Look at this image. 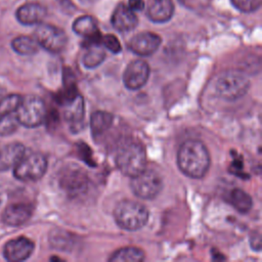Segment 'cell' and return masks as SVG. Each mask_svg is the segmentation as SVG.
Wrapping results in <instances>:
<instances>
[{
	"mask_svg": "<svg viewBox=\"0 0 262 262\" xmlns=\"http://www.w3.org/2000/svg\"><path fill=\"white\" fill-rule=\"evenodd\" d=\"M210 163V154L202 141L188 139L180 145L177 152V165L184 175L201 179L207 174Z\"/></svg>",
	"mask_w": 262,
	"mask_h": 262,
	"instance_id": "6da1fadb",
	"label": "cell"
},
{
	"mask_svg": "<svg viewBox=\"0 0 262 262\" xmlns=\"http://www.w3.org/2000/svg\"><path fill=\"white\" fill-rule=\"evenodd\" d=\"M114 218L121 228L128 231H135L141 229L147 223L148 211L140 203L125 200L116 206Z\"/></svg>",
	"mask_w": 262,
	"mask_h": 262,
	"instance_id": "7a4b0ae2",
	"label": "cell"
},
{
	"mask_svg": "<svg viewBox=\"0 0 262 262\" xmlns=\"http://www.w3.org/2000/svg\"><path fill=\"white\" fill-rule=\"evenodd\" d=\"M115 161L124 175L133 177L146 168V152L140 143L130 142L118 149Z\"/></svg>",
	"mask_w": 262,
	"mask_h": 262,
	"instance_id": "3957f363",
	"label": "cell"
},
{
	"mask_svg": "<svg viewBox=\"0 0 262 262\" xmlns=\"http://www.w3.org/2000/svg\"><path fill=\"white\" fill-rule=\"evenodd\" d=\"M250 81L239 70H228L222 73L216 82V91L225 100L233 101L242 98L249 90Z\"/></svg>",
	"mask_w": 262,
	"mask_h": 262,
	"instance_id": "277c9868",
	"label": "cell"
},
{
	"mask_svg": "<svg viewBox=\"0 0 262 262\" xmlns=\"http://www.w3.org/2000/svg\"><path fill=\"white\" fill-rule=\"evenodd\" d=\"M16 119L19 125L27 128H36L44 123L47 112L44 101L36 95H27L15 111Z\"/></svg>",
	"mask_w": 262,
	"mask_h": 262,
	"instance_id": "5b68a950",
	"label": "cell"
},
{
	"mask_svg": "<svg viewBox=\"0 0 262 262\" xmlns=\"http://www.w3.org/2000/svg\"><path fill=\"white\" fill-rule=\"evenodd\" d=\"M13 176L20 181H37L47 170V159L40 152L24 155L13 166Z\"/></svg>",
	"mask_w": 262,
	"mask_h": 262,
	"instance_id": "8992f818",
	"label": "cell"
},
{
	"mask_svg": "<svg viewBox=\"0 0 262 262\" xmlns=\"http://www.w3.org/2000/svg\"><path fill=\"white\" fill-rule=\"evenodd\" d=\"M130 187L133 193L144 200H151L159 195L163 188L161 176L154 170L146 168L139 174L131 177Z\"/></svg>",
	"mask_w": 262,
	"mask_h": 262,
	"instance_id": "52a82bcc",
	"label": "cell"
},
{
	"mask_svg": "<svg viewBox=\"0 0 262 262\" xmlns=\"http://www.w3.org/2000/svg\"><path fill=\"white\" fill-rule=\"evenodd\" d=\"M34 39L39 46L51 53L62 51L68 42L66 33L61 29L49 24H40L34 32Z\"/></svg>",
	"mask_w": 262,
	"mask_h": 262,
	"instance_id": "ba28073f",
	"label": "cell"
},
{
	"mask_svg": "<svg viewBox=\"0 0 262 262\" xmlns=\"http://www.w3.org/2000/svg\"><path fill=\"white\" fill-rule=\"evenodd\" d=\"M149 66L142 59L131 61L124 71L123 82L130 90H138L143 87L149 77Z\"/></svg>",
	"mask_w": 262,
	"mask_h": 262,
	"instance_id": "9c48e42d",
	"label": "cell"
},
{
	"mask_svg": "<svg viewBox=\"0 0 262 262\" xmlns=\"http://www.w3.org/2000/svg\"><path fill=\"white\" fill-rule=\"evenodd\" d=\"M34 243L25 236H18L8 241L4 245L3 255L7 261L19 262L27 260L34 252Z\"/></svg>",
	"mask_w": 262,
	"mask_h": 262,
	"instance_id": "30bf717a",
	"label": "cell"
},
{
	"mask_svg": "<svg viewBox=\"0 0 262 262\" xmlns=\"http://www.w3.org/2000/svg\"><path fill=\"white\" fill-rule=\"evenodd\" d=\"M161 37L151 32H142L135 35L128 44L129 49L139 55L148 56L155 53L161 45Z\"/></svg>",
	"mask_w": 262,
	"mask_h": 262,
	"instance_id": "8fae6325",
	"label": "cell"
},
{
	"mask_svg": "<svg viewBox=\"0 0 262 262\" xmlns=\"http://www.w3.org/2000/svg\"><path fill=\"white\" fill-rule=\"evenodd\" d=\"M73 31L86 39V46L100 43L101 35L97 23L90 15H82L76 18L73 23Z\"/></svg>",
	"mask_w": 262,
	"mask_h": 262,
	"instance_id": "7c38bea8",
	"label": "cell"
},
{
	"mask_svg": "<svg viewBox=\"0 0 262 262\" xmlns=\"http://www.w3.org/2000/svg\"><path fill=\"white\" fill-rule=\"evenodd\" d=\"M33 214V206L28 203L9 204L3 211V222L10 226H19L26 223Z\"/></svg>",
	"mask_w": 262,
	"mask_h": 262,
	"instance_id": "4fadbf2b",
	"label": "cell"
},
{
	"mask_svg": "<svg viewBox=\"0 0 262 262\" xmlns=\"http://www.w3.org/2000/svg\"><path fill=\"white\" fill-rule=\"evenodd\" d=\"M112 25L117 31L126 33L137 27L138 18L127 5L120 3L113 12Z\"/></svg>",
	"mask_w": 262,
	"mask_h": 262,
	"instance_id": "5bb4252c",
	"label": "cell"
},
{
	"mask_svg": "<svg viewBox=\"0 0 262 262\" xmlns=\"http://www.w3.org/2000/svg\"><path fill=\"white\" fill-rule=\"evenodd\" d=\"M46 8L39 3H26L16 9V19L25 25L32 26L40 24L46 16Z\"/></svg>",
	"mask_w": 262,
	"mask_h": 262,
	"instance_id": "9a60e30c",
	"label": "cell"
},
{
	"mask_svg": "<svg viewBox=\"0 0 262 262\" xmlns=\"http://www.w3.org/2000/svg\"><path fill=\"white\" fill-rule=\"evenodd\" d=\"M26 154V147L19 142H10L0 148V171L8 170Z\"/></svg>",
	"mask_w": 262,
	"mask_h": 262,
	"instance_id": "2e32d148",
	"label": "cell"
},
{
	"mask_svg": "<svg viewBox=\"0 0 262 262\" xmlns=\"http://www.w3.org/2000/svg\"><path fill=\"white\" fill-rule=\"evenodd\" d=\"M174 13L172 0H152L147 8V17L154 23H166Z\"/></svg>",
	"mask_w": 262,
	"mask_h": 262,
	"instance_id": "e0dca14e",
	"label": "cell"
},
{
	"mask_svg": "<svg viewBox=\"0 0 262 262\" xmlns=\"http://www.w3.org/2000/svg\"><path fill=\"white\" fill-rule=\"evenodd\" d=\"M84 118L83 97L77 94L73 99L64 103V119L72 125L79 124Z\"/></svg>",
	"mask_w": 262,
	"mask_h": 262,
	"instance_id": "ac0fdd59",
	"label": "cell"
},
{
	"mask_svg": "<svg viewBox=\"0 0 262 262\" xmlns=\"http://www.w3.org/2000/svg\"><path fill=\"white\" fill-rule=\"evenodd\" d=\"M144 259V252L136 247H125L115 251L108 258L111 262H139Z\"/></svg>",
	"mask_w": 262,
	"mask_h": 262,
	"instance_id": "d6986e66",
	"label": "cell"
},
{
	"mask_svg": "<svg viewBox=\"0 0 262 262\" xmlns=\"http://www.w3.org/2000/svg\"><path fill=\"white\" fill-rule=\"evenodd\" d=\"M114 117L110 113L98 111L94 112L90 118V128L93 135H100L108 130L113 124Z\"/></svg>",
	"mask_w": 262,
	"mask_h": 262,
	"instance_id": "ffe728a7",
	"label": "cell"
},
{
	"mask_svg": "<svg viewBox=\"0 0 262 262\" xmlns=\"http://www.w3.org/2000/svg\"><path fill=\"white\" fill-rule=\"evenodd\" d=\"M12 49L19 55H33L38 52L37 41L29 36H17L11 41Z\"/></svg>",
	"mask_w": 262,
	"mask_h": 262,
	"instance_id": "44dd1931",
	"label": "cell"
},
{
	"mask_svg": "<svg viewBox=\"0 0 262 262\" xmlns=\"http://www.w3.org/2000/svg\"><path fill=\"white\" fill-rule=\"evenodd\" d=\"M229 203L242 214L248 213L253 205L252 198L249 193L241 188H233L229 193Z\"/></svg>",
	"mask_w": 262,
	"mask_h": 262,
	"instance_id": "7402d4cb",
	"label": "cell"
},
{
	"mask_svg": "<svg viewBox=\"0 0 262 262\" xmlns=\"http://www.w3.org/2000/svg\"><path fill=\"white\" fill-rule=\"evenodd\" d=\"M87 47L88 49L82 57V63L86 69L97 68L105 59V51L99 44H93Z\"/></svg>",
	"mask_w": 262,
	"mask_h": 262,
	"instance_id": "603a6c76",
	"label": "cell"
},
{
	"mask_svg": "<svg viewBox=\"0 0 262 262\" xmlns=\"http://www.w3.org/2000/svg\"><path fill=\"white\" fill-rule=\"evenodd\" d=\"M23 96L16 93L3 95L0 98V116L13 114L17 110Z\"/></svg>",
	"mask_w": 262,
	"mask_h": 262,
	"instance_id": "cb8c5ba5",
	"label": "cell"
},
{
	"mask_svg": "<svg viewBox=\"0 0 262 262\" xmlns=\"http://www.w3.org/2000/svg\"><path fill=\"white\" fill-rule=\"evenodd\" d=\"M19 126L15 115H1L0 116V136H8L13 134Z\"/></svg>",
	"mask_w": 262,
	"mask_h": 262,
	"instance_id": "d4e9b609",
	"label": "cell"
},
{
	"mask_svg": "<svg viewBox=\"0 0 262 262\" xmlns=\"http://www.w3.org/2000/svg\"><path fill=\"white\" fill-rule=\"evenodd\" d=\"M232 5L242 12H254L260 8L262 0H230Z\"/></svg>",
	"mask_w": 262,
	"mask_h": 262,
	"instance_id": "484cf974",
	"label": "cell"
},
{
	"mask_svg": "<svg viewBox=\"0 0 262 262\" xmlns=\"http://www.w3.org/2000/svg\"><path fill=\"white\" fill-rule=\"evenodd\" d=\"M100 43L111 52L113 53H119L122 49L121 43L119 41V39L112 34H107L104 36H101V40Z\"/></svg>",
	"mask_w": 262,
	"mask_h": 262,
	"instance_id": "4316f807",
	"label": "cell"
},
{
	"mask_svg": "<svg viewBox=\"0 0 262 262\" xmlns=\"http://www.w3.org/2000/svg\"><path fill=\"white\" fill-rule=\"evenodd\" d=\"M144 6H145V3L143 0H129L128 1V7L134 12L143 10Z\"/></svg>",
	"mask_w": 262,
	"mask_h": 262,
	"instance_id": "83f0119b",
	"label": "cell"
},
{
	"mask_svg": "<svg viewBox=\"0 0 262 262\" xmlns=\"http://www.w3.org/2000/svg\"><path fill=\"white\" fill-rule=\"evenodd\" d=\"M251 242V246L255 251H260L261 250V235L260 232H254V235L251 236L250 238Z\"/></svg>",
	"mask_w": 262,
	"mask_h": 262,
	"instance_id": "f1b7e54d",
	"label": "cell"
},
{
	"mask_svg": "<svg viewBox=\"0 0 262 262\" xmlns=\"http://www.w3.org/2000/svg\"><path fill=\"white\" fill-rule=\"evenodd\" d=\"M80 2H82V3H84V4H89V3H91V2H93L94 0H79Z\"/></svg>",
	"mask_w": 262,
	"mask_h": 262,
	"instance_id": "f546056e",
	"label": "cell"
},
{
	"mask_svg": "<svg viewBox=\"0 0 262 262\" xmlns=\"http://www.w3.org/2000/svg\"><path fill=\"white\" fill-rule=\"evenodd\" d=\"M3 95H4V89H3L2 86L0 85V98H1Z\"/></svg>",
	"mask_w": 262,
	"mask_h": 262,
	"instance_id": "4dcf8cb0",
	"label": "cell"
}]
</instances>
